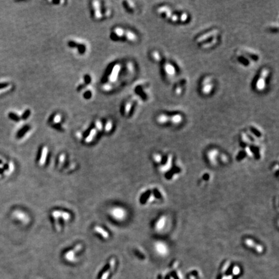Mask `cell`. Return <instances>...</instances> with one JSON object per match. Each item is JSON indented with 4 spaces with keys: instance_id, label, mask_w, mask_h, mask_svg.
Wrapping results in <instances>:
<instances>
[{
    "instance_id": "obj_1",
    "label": "cell",
    "mask_w": 279,
    "mask_h": 279,
    "mask_svg": "<svg viewBox=\"0 0 279 279\" xmlns=\"http://www.w3.org/2000/svg\"><path fill=\"white\" fill-rule=\"evenodd\" d=\"M270 71L268 69L264 68L261 71L258 79L255 83V89L258 92H262L266 89L267 78L268 77Z\"/></svg>"
},
{
    "instance_id": "obj_2",
    "label": "cell",
    "mask_w": 279,
    "mask_h": 279,
    "mask_svg": "<svg viewBox=\"0 0 279 279\" xmlns=\"http://www.w3.org/2000/svg\"><path fill=\"white\" fill-rule=\"evenodd\" d=\"M157 13L159 14H162L164 16L173 22H177L179 21V15L174 14L171 8L167 5H162L157 8Z\"/></svg>"
},
{
    "instance_id": "obj_3",
    "label": "cell",
    "mask_w": 279,
    "mask_h": 279,
    "mask_svg": "<svg viewBox=\"0 0 279 279\" xmlns=\"http://www.w3.org/2000/svg\"><path fill=\"white\" fill-rule=\"evenodd\" d=\"M214 83L211 76H206L201 83V92L204 95H209L213 91Z\"/></svg>"
},
{
    "instance_id": "obj_4",
    "label": "cell",
    "mask_w": 279,
    "mask_h": 279,
    "mask_svg": "<svg viewBox=\"0 0 279 279\" xmlns=\"http://www.w3.org/2000/svg\"><path fill=\"white\" fill-rule=\"evenodd\" d=\"M219 32V30L217 29H213L207 32H206L196 38V43H202L207 41V40H209V39H212L213 38L218 36Z\"/></svg>"
},
{
    "instance_id": "obj_5",
    "label": "cell",
    "mask_w": 279,
    "mask_h": 279,
    "mask_svg": "<svg viewBox=\"0 0 279 279\" xmlns=\"http://www.w3.org/2000/svg\"><path fill=\"white\" fill-rule=\"evenodd\" d=\"M154 249L160 256H165L168 254L169 248L167 245L164 242H157L154 244Z\"/></svg>"
},
{
    "instance_id": "obj_6",
    "label": "cell",
    "mask_w": 279,
    "mask_h": 279,
    "mask_svg": "<svg viewBox=\"0 0 279 279\" xmlns=\"http://www.w3.org/2000/svg\"><path fill=\"white\" fill-rule=\"evenodd\" d=\"M244 244L247 247L254 249L255 251L257 253H261L264 251V248L262 245L259 244H256L253 240L249 238H247L244 240Z\"/></svg>"
},
{
    "instance_id": "obj_7",
    "label": "cell",
    "mask_w": 279,
    "mask_h": 279,
    "mask_svg": "<svg viewBox=\"0 0 279 279\" xmlns=\"http://www.w3.org/2000/svg\"><path fill=\"white\" fill-rule=\"evenodd\" d=\"M92 7H93V16L96 19H101L103 16L102 13V8H101V5H100V2L98 1H93L92 2Z\"/></svg>"
},
{
    "instance_id": "obj_8",
    "label": "cell",
    "mask_w": 279,
    "mask_h": 279,
    "mask_svg": "<svg viewBox=\"0 0 279 279\" xmlns=\"http://www.w3.org/2000/svg\"><path fill=\"white\" fill-rule=\"evenodd\" d=\"M111 215H113V218L117 219L118 220H121L124 219L126 216V211L121 207L113 208L111 211Z\"/></svg>"
},
{
    "instance_id": "obj_9",
    "label": "cell",
    "mask_w": 279,
    "mask_h": 279,
    "mask_svg": "<svg viewBox=\"0 0 279 279\" xmlns=\"http://www.w3.org/2000/svg\"><path fill=\"white\" fill-rule=\"evenodd\" d=\"M164 70L165 73L169 76H174L176 73L175 67L170 62H166L164 65Z\"/></svg>"
},
{
    "instance_id": "obj_10",
    "label": "cell",
    "mask_w": 279,
    "mask_h": 279,
    "mask_svg": "<svg viewBox=\"0 0 279 279\" xmlns=\"http://www.w3.org/2000/svg\"><path fill=\"white\" fill-rule=\"evenodd\" d=\"M167 222V218L165 216H161L156 221L154 224V229L157 231H161L165 228Z\"/></svg>"
},
{
    "instance_id": "obj_11",
    "label": "cell",
    "mask_w": 279,
    "mask_h": 279,
    "mask_svg": "<svg viewBox=\"0 0 279 279\" xmlns=\"http://www.w3.org/2000/svg\"><path fill=\"white\" fill-rule=\"evenodd\" d=\"M82 249V245L80 244L77 245L72 250L69 251L68 252H67L65 255V258L66 259V260H67L69 261H74V255L76 252H78L80 249Z\"/></svg>"
},
{
    "instance_id": "obj_12",
    "label": "cell",
    "mask_w": 279,
    "mask_h": 279,
    "mask_svg": "<svg viewBox=\"0 0 279 279\" xmlns=\"http://www.w3.org/2000/svg\"><path fill=\"white\" fill-rule=\"evenodd\" d=\"M184 120L183 116L180 113H176L174 115H169V122L171 124L177 126L182 124Z\"/></svg>"
},
{
    "instance_id": "obj_13",
    "label": "cell",
    "mask_w": 279,
    "mask_h": 279,
    "mask_svg": "<svg viewBox=\"0 0 279 279\" xmlns=\"http://www.w3.org/2000/svg\"><path fill=\"white\" fill-rule=\"evenodd\" d=\"M52 216L56 218L61 217L65 220H69L71 218V215L69 213H67V212H64V211L54 210L52 211Z\"/></svg>"
},
{
    "instance_id": "obj_14",
    "label": "cell",
    "mask_w": 279,
    "mask_h": 279,
    "mask_svg": "<svg viewBox=\"0 0 279 279\" xmlns=\"http://www.w3.org/2000/svg\"><path fill=\"white\" fill-rule=\"evenodd\" d=\"M120 65H115L113 67V70L111 71V72L109 75V81L110 82H114L116 80L118 76V73L120 72Z\"/></svg>"
},
{
    "instance_id": "obj_15",
    "label": "cell",
    "mask_w": 279,
    "mask_h": 279,
    "mask_svg": "<svg viewBox=\"0 0 279 279\" xmlns=\"http://www.w3.org/2000/svg\"><path fill=\"white\" fill-rule=\"evenodd\" d=\"M218 41V36L213 38L212 39H211V40L209 41L202 43V45H201V47L204 49H209L210 48H212L213 47H214L215 46H216Z\"/></svg>"
},
{
    "instance_id": "obj_16",
    "label": "cell",
    "mask_w": 279,
    "mask_h": 279,
    "mask_svg": "<svg viewBox=\"0 0 279 279\" xmlns=\"http://www.w3.org/2000/svg\"><path fill=\"white\" fill-rule=\"evenodd\" d=\"M219 152L217 149H211L207 153V158L211 164H215L217 158L218 157Z\"/></svg>"
},
{
    "instance_id": "obj_17",
    "label": "cell",
    "mask_w": 279,
    "mask_h": 279,
    "mask_svg": "<svg viewBox=\"0 0 279 279\" xmlns=\"http://www.w3.org/2000/svg\"><path fill=\"white\" fill-rule=\"evenodd\" d=\"M157 122L160 125H165L169 122V115L162 113L157 117Z\"/></svg>"
},
{
    "instance_id": "obj_18",
    "label": "cell",
    "mask_w": 279,
    "mask_h": 279,
    "mask_svg": "<svg viewBox=\"0 0 279 279\" xmlns=\"http://www.w3.org/2000/svg\"><path fill=\"white\" fill-rule=\"evenodd\" d=\"M115 266V260L114 259H112L110 262H109V268L103 273V275L101 276V279H107L108 276L110 275V271H112Z\"/></svg>"
},
{
    "instance_id": "obj_19",
    "label": "cell",
    "mask_w": 279,
    "mask_h": 279,
    "mask_svg": "<svg viewBox=\"0 0 279 279\" xmlns=\"http://www.w3.org/2000/svg\"><path fill=\"white\" fill-rule=\"evenodd\" d=\"M124 38L126 40H127L128 41H131V42H135L138 39V37L135 33H134L133 32H132L131 30H126L125 31Z\"/></svg>"
},
{
    "instance_id": "obj_20",
    "label": "cell",
    "mask_w": 279,
    "mask_h": 279,
    "mask_svg": "<svg viewBox=\"0 0 279 279\" xmlns=\"http://www.w3.org/2000/svg\"><path fill=\"white\" fill-rule=\"evenodd\" d=\"M47 154H48V148L46 146H44L41 150V157L40 159V162H39V164L40 165H44L45 163H46V158L47 157Z\"/></svg>"
},
{
    "instance_id": "obj_21",
    "label": "cell",
    "mask_w": 279,
    "mask_h": 279,
    "mask_svg": "<svg viewBox=\"0 0 279 279\" xmlns=\"http://www.w3.org/2000/svg\"><path fill=\"white\" fill-rule=\"evenodd\" d=\"M69 46L70 47H76V48H77L78 49L79 52L80 53H82V54L83 53L85 52V46H83V45L77 43H76L74 41H70L69 43Z\"/></svg>"
},
{
    "instance_id": "obj_22",
    "label": "cell",
    "mask_w": 279,
    "mask_h": 279,
    "mask_svg": "<svg viewBox=\"0 0 279 279\" xmlns=\"http://www.w3.org/2000/svg\"><path fill=\"white\" fill-rule=\"evenodd\" d=\"M94 230L99 233L100 235H102V237H103L105 239H107L109 237V233L103 228H102L101 227L99 226H95L94 228Z\"/></svg>"
},
{
    "instance_id": "obj_23",
    "label": "cell",
    "mask_w": 279,
    "mask_h": 279,
    "mask_svg": "<svg viewBox=\"0 0 279 279\" xmlns=\"http://www.w3.org/2000/svg\"><path fill=\"white\" fill-rule=\"evenodd\" d=\"M96 129L94 128V129H92L91 130V131H90V132H89V135L87 137V138H85V142H87V143H89V142H91L93 140V138H94V137L96 136Z\"/></svg>"
},
{
    "instance_id": "obj_24",
    "label": "cell",
    "mask_w": 279,
    "mask_h": 279,
    "mask_svg": "<svg viewBox=\"0 0 279 279\" xmlns=\"http://www.w3.org/2000/svg\"><path fill=\"white\" fill-rule=\"evenodd\" d=\"M51 123L53 125H58L62 121V116L60 114H56L51 118Z\"/></svg>"
},
{
    "instance_id": "obj_25",
    "label": "cell",
    "mask_w": 279,
    "mask_h": 279,
    "mask_svg": "<svg viewBox=\"0 0 279 279\" xmlns=\"http://www.w3.org/2000/svg\"><path fill=\"white\" fill-rule=\"evenodd\" d=\"M151 57H152V58L153 59L154 61L157 62H160L162 61V56H161V55H160V54L158 51H153V52L151 53Z\"/></svg>"
},
{
    "instance_id": "obj_26",
    "label": "cell",
    "mask_w": 279,
    "mask_h": 279,
    "mask_svg": "<svg viewBox=\"0 0 279 279\" xmlns=\"http://www.w3.org/2000/svg\"><path fill=\"white\" fill-rule=\"evenodd\" d=\"M132 102L131 101H129L127 102L126 103L125 106H124V113L126 115H128L130 113V111L132 109Z\"/></svg>"
},
{
    "instance_id": "obj_27",
    "label": "cell",
    "mask_w": 279,
    "mask_h": 279,
    "mask_svg": "<svg viewBox=\"0 0 279 279\" xmlns=\"http://www.w3.org/2000/svg\"><path fill=\"white\" fill-rule=\"evenodd\" d=\"M124 3L125 4L126 7L130 11H133L134 9L135 8V4L131 1H127V2H125Z\"/></svg>"
},
{
    "instance_id": "obj_28",
    "label": "cell",
    "mask_w": 279,
    "mask_h": 279,
    "mask_svg": "<svg viewBox=\"0 0 279 279\" xmlns=\"http://www.w3.org/2000/svg\"><path fill=\"white\" fill-rule=\"evenodd\" d=\"M8 117L10 119L13 120L15 121H19L21 120L20 117L18 115H16V113H14L13 112H10L8 113Z\"/></svg>"
},
{
    "instance_id": "obj_29",
    "label": "cell",
    "mask_w": 279,
    "mask_h": 279,
    "mask_svg": "<svg viewBox=\"0 0 279 279\" xmlns=\"http://www.w3.org/2000/svg\"><path fill=\"white\" fill-rule=\"evenodd\" d=\"M112 128H113V123H112V121H110V120L107 121L106 122L105 125V127H104L105 131V132H109V131H110L111 129H112Z\"/></svg>"
},
{
    "instance_id": "obj_30",
    "label": "cell",
    "mask_w": 279,
    "mask_h": 279,
    "mask_svg": "<svg viewBox=\"0 0 279 279\" xmlns=\"http://www.w3.org/2000/svg\"><path fill=\"white\" fill-rule=\"evenodd\" d=\"M189 19V15L186 13H182L179 15V21L181 22H185Z\"/></svg>"
},
{
    "instance_id": "obj_31",
    "label": "cell",
    "mask_w": 279,
    "mask_h": 279,
    "mask_svg": "<svg viewBox=\"0 0 279 279\" xmlns=\"http://www.w3.org/2000/svg\"><path fill=\"white\" fill-rule=\"evenodd\" d=\"M29 129V126H25L23 129H21L19 131V132H18V137H22L23 136L24 134L28 131V129Z\"/></svg>"
},
{
    "instance_id": "obj_32",
    "label": "cell",
    "mask_w": 279,
    "mask_h": 279,
    "mask_svg": "<svg viewBox=\"0 0 279 279\" xmlns=\"http://www.w3.org/2000/svg\"><path fill=\"white\" fill-rule=\"evenodd\" d=\"M30 115V110H29V109L26 110L25 111V112L24 113V114L22 115V116H21V119H23V120H26V119H27V118L29 117Z\"/></svg>"
},
{
    "instance_id": "obj_33",
    "label": "cell",
    "mask_w": 279,
    "mask_h": 279,
    "mask_svg": "<svg viewBox=\"0 0 279 279\" xmlns=\"http://www.w3.org/2000/svg\"><path fill=\"white\" fill-rule=\"evenodd\" d=\"M95 126H96V130L101 131V130L103 129V126H102V122L100 121H99V120H97V121H96V123H95Z\"/></svg>"
},
{
    "instance_id": "obj_34",
    "label": "cell",
    "mask_w": 279,
    "mask_h": 279,
    "mask_svg": "<svg viewBox=\"0 0 279 279\" xmlns=\"http://www.w3.org/2000/svg\"><path fill=\"white\" fill-rule=\"evenodd\" d=\"M182 92V87L181 86H178L175 89V94L178 95H180Z\"/></svg>"
},
{
    "instance_id": "obj_35",
    "label": "cell",
    "mask_w": 279,
    "mask_h": 279,
    "mask_svg": "<svg viewBox=\"0 0 279 279\" xmlns=\"http://www.w3.org/2000/svg\"><path fill=\"white\" fill-rule=\"evenodd\" d=\"M83 96L86 99H89L92 96V93H91V92L90 91H88L85 93V94H83Z\"/></svg>"
},
{
    "instance_id": "obj_36",
    "label": "cell",
    "mask_w": 279,
    "mask_h": 279,
    "mask_svg": "<svg viewBox=\"0 0 279 279\" xmlns=\"http://www.w3.org/2000/svg\"><path fill=\"white\" fill-rule=\"evenodd\" d=\"M8 86H9V83H7V82L0 83V90H1V89H5V88H7Z\"/></svg>"
},
{
    "instance_id": "obj_37",
    "label": "cell",
    "mask_w": 279,
    "mask_h": 279,
    "mask_svg": "<svg viewBox=\"0 0 279 279\" xmlns=\"http://www.w3.org/2000/svg\"><path fill=\"white\" fill-rule=\"evenodd\" d=\"M91 77L89 76V75H87V76H85V82L86 83H89L91 82Z\"/></svg>"
},
{
    "instance_id": "obj_38",
    "label": "cell",
    "mask_w": 279,
    "mask_h": 279,
    "mask_svg": "<svg viewBox=\"0 0 279 279\" xmlns=\"http://www.w3.org/2000/svg\"><path fill=\"white\" fill-rule=\"evenodd\" d=\"M64 159H65V156H64V154H61V156H60V163H63V162H64Z\"/></svg>"
}]
</instances>
